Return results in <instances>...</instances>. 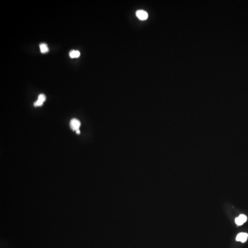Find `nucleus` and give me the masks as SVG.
Returning <instances> with one entry per match:
<instances>
[{
  "label": "nucleus",
  "instance_id": "nucleus-1",
  "mask_svg": "<svg viewBox=\"0 0 248 248\" xmlns=\"http://www.w3.org/2000/svg\"><path fill=\"white\" fill-rule=\"evenodd\" d=\"M247 220V216L244 214H241L239 215V216L235 218V221L237 225L241 226L244 223H245Z\"/></svg>",
  "mask_w": 248,
  "mask_h": 248
},
{
  "label": "nucleus",
  "instance_id": "nucleus-2",
  "mask_svg": "<svg viewBox=\"0 0 248 248\" xmlns=\"http://www.w3.org/2000/svg\"><path fill=\"white\" fill-rule=\"evenodd\" d=\"M80 126H81V122L79 120L76 119H73L71 120L70 122V126L72 130H75V131L79 130Z\"/></svg>",
  "mask_w": 248,
  "mask_h": 248
},
{
  "label": "nucleus",
  "instance_id": "nucleus-3",
  "mask_svg": "<svg viewBox=\"0 0 248 248\" xmlns=\"http://www.w3.org/2000/svg\"><path fill=\"white\" fill-rule=\"evenodd\" d=\"M136 15L140 20H146L148 18V14L144 10H138L136 12Z\"/></svg>",
  "mask_w": 248,
  "mask_h": 248
},
{
  "label": "nucleus",
  "instance_id": "nucleus-4",
  "mask_svg": "<svg viewBox=\"0 0 248 248\" xmlns=\"http://www.w3.org/2000/svg\"><path fill=\"white\" fill-rule=\"evenodd\" d=\"M248 234L245 232H240L237 235L236 240L237 241L241 242L242 243H245L247 241L248 238Z\"/></svg>",
  "mask_w": 248,
  "mask_h": 248
},
{
  "label": "nucleus",
  "instance_id": "nucleus-5",
  "mask_svg": "<svg viewBox=\"0 0 248 248\" xmlns=\"http://www.w3.org/2000/svg\"><path fill=\"white\" fill-rule=\"evenodd\" d=\"M40 48L41 53H47L49 51V48H48L47 45L46 44H40Z\"/></svg>",
  "mask_w": 248,
  "mask_h": 248
},
{
  "label": "nucleus",
  "instance_id": "nucleus-6",
  "mask_svg": "<svg viewBox=\"0 0 248 248\" xmlns=\"http://www.w3.org/2000/svg\"><path fill=\"white\" fill-rule=\"evenodd\" d=\"M69 56L71 58H77L80 56V52L78 51L71 50L69 53Z\"/></svg>",
  "mask_w": 248,
  "mask_h": 248
},
{
  "label": "nucleus",
  "instance_id": "nucleus-7",
  "mask_svg": "<svg viewBox=\"0 0 248 248\" xmlns=\"http://www.w3.org/2000/svg\"><path fill=\"white\" fill-rule=\"evenodd\" d=\"M46 97L44 94H40L39 96H38V100H39L40 102L43 103L45 100H46Z\"/></svg>",
  "mask_w": 248,
  "mask_h": 248
},
{
  "label": "nucleus",
  "instance_id": "nucleus-8",
  "mask_svg": "<svg viewBox=\"0 0 248 248\" xmlns=\"http://www.w3.org/2000/svg\"><path fill=\"white\" fill-rule=\"evenodd\" d=\"M76 133L77 134H79L80 133V131H79V130H77L76 131Z\"/></svg>",
  "mask_w": 248,
  "mask_h": 248
}]
</instances>
